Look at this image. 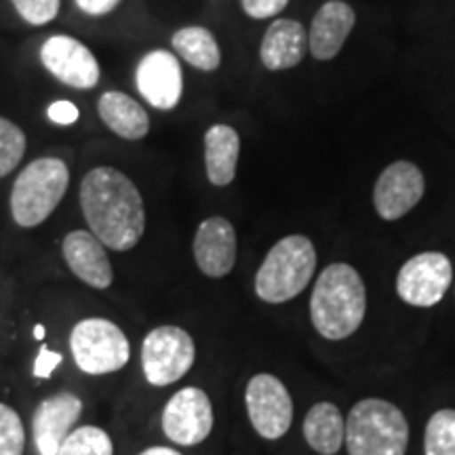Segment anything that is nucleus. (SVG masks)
Instances as JSON below:
<instances>
[{
	"instance_id": "nucleus-8",
	"label": "nucleus",
	"mask_w": 455,
	"mask_h": 455,
	"mask_svg": "<svg viewBox=\"0 0 455 455\" xmlns=\"http://www.w3.org/2000/svg\"><path fill=\"white\" fill-rule=\"evenodd\" d=\"M244 403L249 422L261 439L278 441L291 428L293 401L287 386L276 375H253L244 392Z\"/></svg>"
},
{
	"instance_id": "nucleus-15",
	"label": "nucleus",
	"mask_w": 455,
	"mask_h": 455,
	"mask_svg": "<svg viewBox=\"0 0 455 455\" xmlns=\"http://www.w3.org/2000/svg\"><path fill=\"white\" fill-rule=\"evenodd\" d=\"M195 261L198 270L209 278H224L236 264V232L226 218H209L196 228Z\"/></svg>"
},
{
	"instance_id": "nucleus-17",
	"label": "nucleus",
	"mask_w": 455,
	"mask_h": 455,
	"mask_svg": "<svg viewBox=\"0 0 455 455\" xmlns=\"http://www.w3.org/2000/svg\"><path fill=\"white\" fill-rule=\"evenodd\" d=\"M356 24V13L344 0H329L316 11L308 32L310 53L321 61L333 60Z\"/></svg>"
},
{
	"instance_id": "nucleus-23",
	"label": "nucleus",
	"mask_w": 455,
	"mask_h": 455,
	"mask_svg": "<svg viewBox=\"0 0 455 455\" xmlns=\"http://www.w3.org/2000/svg\"><path fill=\"white\" fill-rule=\"evenodd\" d=\"M426 455H455V409H439L424 435Z\"/></svg>"
},
{
	"instance_id": "nucleus-16",
	"label": "nucleus",
	"mask_w": 455,
	"mask_h": 455,
	"mask_svg": "<svg viewBox=\"0 0 455 455\" xmlns=\"http://www.w3.org/2000/svg\"><path fill=\"white\" fill-rule=\"evenodd\" d=\"M68 268L72 275L93 289H108L114 281L110 258L106 253V244L91 230H72L61 243Z\"/></svg>"
},
{
	"instance_id": "nucleus-14",
	"label": "nucleus",
	"mask_w": 455,
	"mask_h": 455,
	"mask_svg": "<svg viewBox=\"0 0 455 455\" xmlns=\"http://www.w3.org/2000/svg\"><path fill=\"white\" fill-rule=\"evenodd\" d=\"M83 413V401L72 392L44 398L32 419L34 443L41 455H57Z\"/></svg>"
},
{
	"instance_id": "nucleus-33",
	"label": "nucleus",
	"mask_w": 455,
	"mask_h": 455,
	"mask_svg": "<svg viewBox=\"0 0 455 455\" xmlns=\"http://www.w3.org/2000/svg\"><path fill=\"white\" fill-rule=\"evenodd\" d=\"M44 333H47V331H44L43 325L34 327V339H44Z\"/></svg>"
},
{
	"instance_id": "nucleus-21",
	"label": "nucleus",
	"mask_w": 455,
	"mask_h": 455,
	"mask_svg": "<svg viewBox=\"0 0 455 455\" xmlns=\"http://www.w3.org/2000/svg\"><path fill=\"white\" fill-rule=\"evenodd\" d=\"M304 439L318 455H335L346 441V419L333 403H316L304 419Z\"/></svg>"
},
{
	"instance_id": "nucleus-18",
	"label": "nucleus",
	"mask_w": 455,
	"mask_h": 455,
	"mask_svg": "<svg viewBox=\"0 0 455 455\" xmlns=\"http://www.w3.org/2000/svg\"><path fill=\"white\" fill-rule=\"evenodd\" d=\"M308 51V32L295 20H275L264 34L259 47L261 64L266 70H291L304 60Z\"/></svg>"
},
{
	"instance_id": "nucleus-20",
	"label": "nucleus",
	"mask_w": 455,
	"mask_h": 455,
	"mask_svg": "<svg viewBox=\"0 0 455 455\" xmlns=\"http://www.w3.org/2000/svg\"><path fill=\"white\" fill-rule=\"evenodd\" d=\"M241 138L230 124H213L204 133V169L213 186H230L236 178Z\"/></svg>"
},
{
	"instance_id": "nucleus-11",
	"label": "nucleus",
	"mask_w": 455,
	"mask_h": 455,
	"mask_svg": "<svg viewBox=\"0 0 455 455\" xmlns=\"http://www.w3.org/2000/svg\"><path fill=\"white\" fill-rule=\"evenodd\" d=\"M41 61L51 76L78 91L93 89L101 78L100 61L93 51L64 34H55L43 43Z\"/></svg>"
},
{
	"instance_id": "nucleus-32",
	"label": "nucleus",
	"mask_w": 455,
	"mask_h": 455,
	"mask_svg": "<svg viewBox=\"0 0 455 455\" xmlns=\"http://www.w3.org/2000/svg\"><path fill=\"white\" fill-rule=\"evenodd\" d=\"M140 455H181V453L175 451V449H169V447H150V449H146V451H141Z\"/></svg>"
},
{
	"instance_id": "nucleus-13",
	"label": "nucleus",
	"mask_w": 455,
	"mask_h": 455,
	"mask_svg": "<svg viewBox=\"0 0 455 455\" xmlns=\"http://www.w3.org/2000/svg\"><path fill=\"white\" fill-rule=\"evenodd\" d=\"M135 87L156 110H173L184 93V74L180 60L167 49L146 53L135 68Z\"/></svg>"
},
{
	"instance_id": "nucleus-31",
	"label": "nucleus",
	"mask_w": 455,
	"mask_h": 455,
	"mask_svg": "<svg viewBox=\"0 0 455 455\" xmlns=\"http://www.w3.org/2000/svg\"><path fill=\"white\" fill-rule=\"evenodd\" d=\"M74 3H76V7L81 9L84 15L101 17V15L112 13L123 0H74Z\"/></svg>"
},
{
	"instance_id": "nucleus-19",
	"label": "nucleus",
	"mask_w": 455,
	"mask_h": 455,
	"mask_svg": "<svg viewBox=\"0 0 455 455\" xmlns=\"http://www.w3.org/2000/svg\"><path fill=\"white\" fill-rule=\"evenodd\" d=\"M98 114L118 138L138 141L150 133V116L144 106L123 91H106L98 101Z\"/></svg>"
},
{
	"instance_id": "nucleus-26",
	"label": "nucleus",
	"mask_w": 455,
	"mask_h": 455,
	"mask_svg": "<svg viewBox=\"0 0 455 455\" xmlns=\"http://www.w3.org/2000/svg\"><path fill=\"white\" fill-rule=\"evenodd\" d=\"M26 430L20 413L0 403V455H24Z\"/></svg>"
},
{
	"instance_id": "nucleus-10",
	"label": "nucleus",
	"mask_w": 455,
	"mask_h": 455,
	"mask_svg": "<svg viewBox=\"0 0 455 455\" xmlns=\"http://www.w3.org/2000/svg\"><path fill=\"white\" fill-rule=\"evenodd\" d=\"M213 430V405L207 392L188 386L169 398L163 411V432L178 445H198Z\"/></svg>"
},
{
	"instance_id": "nucleus-3",
	"label": "nucleus",
	"mask_w": 455,
	"mask_h": 455,
	"mask_svg": "<svg viewBox=\"0 0 455 455\" xmlns=\"http://www.w3.org/2000/svg\"><path fill=\"white\" fill-rule=\"evenodd\" d=\"M316 270V249L308 236L278 241L255 275V293L266 304H284L308 287Z\"/></svg>"
},
{
	"instance_id": "nucleus-30",
	"label": "nucleus",
	"mask_w": 455,
	"mask_h": 455,
	"mask_svg": "<svg viewBox=\"0 0 455 455\" xmlns=\"http://www.w3.org/2000/svg\"><path fill=\"white\" fill-rule=\"evenodd\" d=\"M61 358L64 356H61L60 352L49 350L47 346H41V350H38V356H36V363H34V378L49 379L57 369V365L61 363Z\"/></svg>"
},
{
	"instance_id": "nucleus-4",
	"label": "nucleus",
	"mask_w": 455,
	"mask_h": 455,
	"mask_svg": "<svg viewBox=\"0 0 455 455\" xmlns=\"http://www.w3.org/2000/svg\"><path fill=\"white\" fill-rule=\"evenodd\" d=\"M348 455H405L409 424L405 413L382 398H365L346 418Z\"/></svg>"
},
{
	"instance_id": "nucleus-29",
	"label": "nucleus",
	"mask_w": 455,
	"mask_h": 455,
	"mask_svg": "<svg viewBox=\"0 0 455 455\" xmlns=\"http://www.w3.org/2000/svg\"><path fill=\"white\" fill-rule=\"evenodd\" d=\"M47 116H49L51 123L60 124V127H70V124L78 121L81 112H78V108L74 106L72 101L57 100L47 108Z\"/></svg>"
},
{
	"instance_id": "nucleus-7",
	"label": "nucleus",
	"mask_w": 455,
	"mask_h": 455,
	"mask_svg": "<svg viewBox=\"0 0 455 455\" xmlns=\"http://www.w3.org/2000/svg\"><path fill=\"white\" fill-rule=\"evenodd\" d=\"M196 358V346L181 327L163 325L152 329L141 344V367L148 384L171 386L190 371Z\"/></svg>"
},
{
	"instance_id": "nucleus-2",
	"label": "nucleus",
	"mask_w": 455,
	"mask_h": 455,
	"mask_svg": "<svg viewBox=\"0 0 455 455\" xmlns=\"http://www.w3.org/2000/svg\"><path fill=\"white\" fill-rule=\"evenodd\" d=\"M367 315V289L350 264H329L312 289L310 321L321 338L338 341L358 331Z\"/></svg>"
},
{
	"instance_id": "nucleus-12",
	"label": "nucleus",
	"mask_w": 455,
	"mask_h": 455,
	"mask_svg": "<svg viewBox=\"0 0 455 455\" xmlns=\"http://www.w3.org/2000/svg\"><path fill=\"white\" fill-rule=\"evenodd\" d=\"M426 192L424 173L418 164L396 161L382 171L373 188V207L386 221H396L422 201Z\"/></svg>"
},
{
	"instance_id": "nucleus-25",
	"label": "nucleus",
	"mask_w": 455,
	"mask_h": 455,
	"mask_svg": "<svg viewBox=\"0 0 455 455\" xmlns=\"http://www.w3.org/2000/svg\"><path fill=\"white\" fill-rule=\"evenodd\" d=\"M28 140L21 127L0 116V178L9 175L26 155Z\"/></svg>"
},
{
	"instance_id": "nucleus-27",
	"label": "nucleus",
	"mask_w": 455,
	"mask_h": 455,
	"mask_svg": "<svg viewBox=\"0 0 455 455\" xmlns=\"http://www.w3.org/2000/svg\"><path fill=\"white\" fill-rule=\"evenodd\" d=\"M24 21L30 26H47L60 13L61 0H11Z\"/></svg>"
},
{
	"instance_id": "nucleus-28",
	"label": "nucleus",
	"mask_w": 455,
	"mask_h": 455,
	"mask_svg": "<svg viewBox=\"0 0 455 455\" xmlns=\"http://www.w3.org/2000/svg\"><path fill=\"white\" fill-rule=\"evenodd\" d=\"M243 11L253 20H268L287 9L289 0H241Z\"/></svg>"
},
{
	"instance_id": "nucleus-6",
	"label": "nucleus",
	"mask_w": 455,
	"mask_h": 455,
	"mask_svg": "<svg viewBox=\"0 0 455 455\" xmlns=\"http://www.w3.org/2000/svg\"><path fill=\"white\" fill-rule=\"evenodd\" d=\"M70 350L78 369L89 375H108L129 363L127 335L108 318H84L70 333Z\"/></svg>"
},
{
	"instance_id": "nucleus-22",
	"label": "nucleus",
	"mask_w": 455,
	"mask_h": 455,
	"mask_svg": "<svg viewBox=\"0 0 455 455\" xmlns=\"http://www.w3.org/2000/svg\"><path fill=\"white\" fill-rule=\"evenodd\" d=\"M171 47L175 49L186 64L203 72L218 70L221 64V51L215 36L203 26L181 28L171 38Z\"/></svg>"
},
{
	"instance_id": "nucleus-5",
	"label": "nucleus",
	"mask_w": 455,
	"mask_h": 455,
	"mask_svg": "<svg viewBox=\"0 0 455 455\" xmlns=\"http://www.w3.org/2000/svg\"><path fill=\"white\" fill-rule=\"evenodd\" d=\"M70 184L68 164L57 156H43L32 161L17 175L11 190V215L21 228H36L47 221Z\"/></svg>"
},
{
	"instance_id": "nucleus-24",
	"label": "nucleus",
	"mask_w": 455,
	"mask_h": 455,
	"mask_svg": "<svg viewBox=\"0 0 455 455\" xmlns=\"http://www.w3.org/2000/svg\"><path fill=\"white\" fill-rule=\"evenodd\" d=\"M57 455H114L110 435L98 426H81L72 430Z\"/></svg>"
},
{
	"instance_id": "nucleus-1",
	"label": "nucleus",
	"mask_w": 455,
	"mask_h": 455,
	"mask_svg": "<svg viewBox=\"0 0 455 455\" xmlns=\"http://www.w3.org/2000/svg\"><path fill=\"white\" fill-rule=\"evenodd\" d=\"M81 209L89 230L112 251H131L146 232L138 186L123 171L95 167L81 181Z\"/></svg>"
},
{
	"instance_id": "nucleus-9",
	"label": "nucleus",
	"mask_w": 455,
	"mask_h": 455,
	"mask_svg": "<svg viewBox=\"0 0 455 455\" xmlns=\"http://www.w3.org/2000/svg\"><path fill=\"white\" fill-rule=\"evenodd\" d=\"M451 281V259L445 253H418L398 270L396 293L405 304L415 306V308H432L445 298Z\"/></svg>"
}]
</instances>
